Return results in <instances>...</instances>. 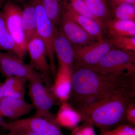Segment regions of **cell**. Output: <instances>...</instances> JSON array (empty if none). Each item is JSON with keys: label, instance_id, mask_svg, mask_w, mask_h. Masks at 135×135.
Instances as JSON below:
<instances>
[{"label": "cell", "instance_id": "7", "mask_svg": "<svg viewBox=\"0 0 135 135\" xmlns=\"http://www.w3.org/2000/svg\"><path fill=\"white\" fill-rule=\"evenodd\" d=\"M26 51L29 55V65L41 75L45 85L51 90L53 79L49 64L45 44L37 33H35L27 41Z\"/></svg>", "mask_w": 135, "mask_h": 135}, {"label": "cell", "instance_id": "2", "mask_svg": "<svg viewBox=\"0 0 135 135\" xmlns=\"http://www.w3.org/2000/svg\"><path fill=\"white\" fill-rule=\"evenodd\" d=\"M135 90H122L89 106L76 110L82 121L99 128L100 131L112 129L126 124L125 115L128 105L135 101Z\"/></svg>", "mask_w": 135, "mask_h": 135}, {"label": "cell", "instance_id": "35", "mask_svg": "<svg viewBox=\"0 0 135 135\" xmlns=\"http://www.w3.org/2000/svg\"><path fill=\"white\" fill-rule=\"evenodd\" d=\"M101 1H103L104 2L106 3V0H101Z\"/></svg>", "mask_w": 135, "mask_h": 135}, {"label": "cell", "instance_id": "32", "mask_svg": "<svg viewBox=\"0 0 135 135\" xmlns=\"http://www.w3.org/2000/svg\"><path fill=\"white\" fill-rule=\"evenodd\" d=\"M5 121L3 120L2 117L0 116V127H2L3 123H5Z\"/></svg>", "mask_w": 135, "mask_h": 135}, {"label": "cell", "instance_id": "24", "mask_svg": "<svg viewBox=\"0 0 135 135\" xmlns=\"http://www.w3.org/2000/svg\"><path fill=\"white\" fill-rule=\"evenodd\" d=\"M114 18L135 21V6L129 3H122L113 9Z\"/></svg>", "mask_w": 135, "mask_h": 135}, {"label": "cell", "instance_id": "12", "mask_svg": "<svg viewBox=\"0 0 135 135\" xmlns=\"http://www.w3.org/2000/svg\"><path fill=\"white\" fill-rule=\"evenodd\" d=\"M72 70L73 68L68 66L58 64L51 90L60 103L67 102L70 99L71 92Z\"/></svg>", "mask_w": 135, "mask_h": 135}, {"label": "cell", "instance_id": "22", "mask_svg": "<svg viewBox=\"0 0 135 135\" xmlns=\"http://www.w3.org/2000/svg\"><path fill=\"white\" fill-rule=\"evenodd\" d=\"M0 51L15 54V44L8 30L5 19L1 10H0Z\"/></svg>", "mask_w": 135, "mask_h": 135}, {"label": "cell", "instance_id": "33", "mask_svg": "<svg viewBox=\"0 0 135 135\" xmlns=\"http://www.w3.org/2000/svg\"><path fill=\"white\" fill-rule=\"evenodd\" d=\"M15 2L17 3H22L25 2L26 0H12Z\"/></svg>", "mask_w": 135, "mask_h": 135}, {"label": "cell", "instance_id": "28", "mask_svg": "<svg viewBox=\"0 0 135 135\" xmlns=\"http://www.w3.org/2000/svg\"><path fill=\"white\" fill-rule=\"evenodd\" d=\"M125 120L126 124L134 127L135 125V101L128 105L126 112Z\"/></svg>", "mask_w": 135, "mask_h": 135}, {"label": "cell", "instance_id": "9", "mask_svg": "<svg viewBox=\"0 0 135 135\" xmlns=\"http://www.w3.org/2000/svg\"><path fill=\"white\" fill-rule=\"evenodd\" d=\"M113 47L107 39L97 41L86 46L74 47L75 61L73 67L94 66Z\"/></svg>", "mask_w": 135, "mask_h": 135}, {"label": "cell", "instance_id": "10", "mask_svg": "<svg viewBox=\"0 0 135 135\" xmlns=\"http://www.w3.org/2000/svg\"><path fill=\"white\" fill-rule=\"evenodd\" d=\"M0 73L6 78L16 77L28 80L40 74L13 53L0 51Z\"/></svg>", "mask_w": 135, "mask_h": 135}, {"label": "cell", "instance_id": "3", "mask_svg": "<svg viewBox=\"0 0 135 135\" xmlns=\"http://www.w3.org/2000/svg\"><path fill=\"white\" fill-rule=\"evenodd\" d=\"M1 11L15 44V55L24 60L27 53V41L22 23V8L12 0H6Z\"/></svg>", "mask_w": 135, "mask_h": 135}, {"label": "cell", "instance_id": "5", "mask_svg": "<svg viewBox=\"0 0 135 135\" xmlns=\"http://www.w3.org/2000/svg\"><path fill=\"white\" fill-rule=\"evenodd\" d=\"M2 127L8 131L27 129L38 135H65L55 116L51 113L43 116L35 114L11 122H5Z\"/></svg>", "mask_w": 135, "mask_h": 135}, {"label": "cell", "instance_id": "27", "mask_svg": "<svg viewBox=\"0 0 135 135\" xmlns=\"http://www.w3.org/2000/svg\"><path fill=\"white\" fill-rule=\"evenodd\" d=\"M72 130L71 133L68 135H96L94 126L86 122Z\"/></svg>", "mask_w": 135, "mask_h": 135}, {"label": "cell", "instance_id": "8", "mask_svg": "<svg viewBox=\"0 0 135 135\" xmlns=\"http://www.w3.org/2000/svg\"><path fill=\"white\" fill-rule=\"evenodd\" d=\"M28 94L36 110L35 114L43 116L49 113L51 108L59 103V101L51 90L44 84L40 74L28 80Z\"/></svg>", "mask_w": 135, "mask_h": 135}, {"label": "cell", "instance_id": "1", "mask_svg": "<svg viewBox=\"0 0 135 135\" xmlns=\"http://www.w3.org/2000/svg\"><path fill=\"white\" fill-rule=\"evenodd\" d=\"M135 75L103 74L86 67H73L69 99L76 109L89 106L116 92L135 89Z\"/></svg>", "mask_w": 135, "mask_h": 135}, {"label": "cell", "instance_id": "18", "mask_svg": "<svg viewBox=\"0 0 135 135\" xmlns=\"http://www.w3.org/2000/svg\"><path fill=\"white\" fill-rule=\"evenodd\" d=\"M56 120L59 126L68 129L76 127L82 121L79 113L67 102L60 103L57 114L55 116Z\"/></svg>", "mask_w": 135, "mask_h": 135}, {"label": "cell", "instance_id": "23", "mask_svg": "<svg viewBox=\"0 0 135 135\" xmlns=\"http://www.w3.org/2000/svg\"><path fill=\"white\" fill-rule=\"evenodd\" d=\"M107 39L114 47L124 51L135 53V36L108 37Z\"/></svg>", "mask_w": 135, "mask_h": 135}, {"label": "cell", "instance_id": "14", "mask_svg": "<svg viewBox=\"0 0 135 135\" xmlns=\"http://www.w3.org/2000/svg\"><path fill=\"white\" fill-rule=\"evenodd\" d=\"M33 109L32 104L28 103L23 98L8 97L0 100V116L2 118L17 120Z\"/></svg>", "mask_w": 135, "mask_h": 135}, {"label": "cell", "instance_id": "21", "mask_svg": "<svg viewBox=\"0 0 135 135\" xmlns=\"http://www.w3.org/2000/svg\"><path fill=\"white\" fill-rule=\"evenodd\" d=\"M44 8L49 18L57 27L62 15L63 0H41Z\"/></svg>", "mask_w": 135, "mask_h": 135}, {"label": "cell", "instance_id": "4", "mask_svg": "<svg viewBox=\"0 0 135 135\" xmlns=\"http://www.w3.org/2000/svg\"><path fill=\"white\" fill-rule=\"evenodd\" d=\"M135 53L114 47L94 66L88 68L103 74H135Z\"/></svg>", "mask_w": 135, "mask_h": 135}, {"label": "cell", "instance_id": "16", "mask_svg": "<svg viewBox=\"0 0 135 135\" xmlns=\"http://www.w3.org/2000/svg\"><path fill=\"white\" fill-rule=\"evenodd\" d=\"M108 37L135 36V21L112 18L103 23Z\"/></svg>", "mask_w": 135, "mask_h": 135}, {"label": "cell", "instance_id": "15", "mask_svg": "<svg viewBox=\"0 0 135 135\" xmlns=\"http://www.w3.org/2000/svg\"><path fill=\"white\" fill-rule=\"evenodd\" d=\"M53 49L58 64L73 68L75 61L74 49L62 32L56 27L53 41Z\"/></svg>", "mask_w": 135, "mask_h": 135}, {"label": "cell", "instance_id": "25", "mask_svg": "<svg viewBox=\"0 0 135 135\" xmlns=\"http://www.w3.org/2000/svg\"><path fill=\"white\" fill-rule=\"evenodd\" d=\"M71 6V7L79 14L92 18L99 23L104 27L103 25L98 21L92 15L87 7L83 0H65Z\"/></svg>", "mask_w": 135, "mask_h": 135}, {"label": "cell", "instance_id": "29", "mask_svg": "<svg viewBox=\"0 0 135 135\" xmlns=\"http://www.w3.org/2000/svg\"><path fill=\"white\" fill-rule=\"evenodd\" d=\"M11 131H14L18 135H38L31 131L27 129H16Z\"/></svg>", "mask_w": 135, "mask_h": 135}, {"label": "cell", "instance_id": "17", "mask_svg": "<svg viewBox=\"0 0 135 135\" xmlns=\"http://www.w3.org/2000/svg\"><path fill=\"white\" fill-rule=\"evenodd\" d=\"M27 82V79L22 77L6 78L4 82L0 83V100L8 97L25 99Z\"/></svg>", "mask_w": 135, "mask_h": 135}, {"label": "cell", "instance_id": "11", "mask_svg": "<svg viewBox=\"0 0 135 135\" xmlns=\"http://www.w3.org/2000/svg\"><path fill=\"white\" fill-rule=\"evenodd\" d=\"M58 25L73 47L86 46L97 41L77 23L63 14Z\"/></svg>", "mask_w": 135, "mask_h": 135}, {"label": "cell", "instance_id": "30", "mask_svg": "<svg viewBox=\"0 0 135 135\" xmlns=\"http://www.w3.org/2000/svg\"><path fill=\"white\" fill-rule=\"evenodd\" d=\"M117 1L118 0H109V4H110V7L111 9L112 8L114 3Z\"/></svg>", "mask_w": 135, "mask_h": 135}, {"label": "cell", "instance_id": "31", "mask_svg": "<svg viewBox=\"0 0 135 135\" xmlns=\"http://www.w3.org/2000/svg\"><path fill=\"white\" fill-rule=\"evenodd\" d=\"M5 135H18L16 133L13 131H8V133Z\"/></svg>", "mask_w": 135, "mask_h": 135}, {"label": "cell", "instance_id": "6", "mask_svg": "<svg viewBox=\"0 0 135 135\" xmlns=\"http://www.w3.org/2000/svg\"><path fill=\"white\" fill-rule=\"evenodd\" d=\"M33 4L36 15V33L43 41L47 50L49 64L53 79L57 72L53 41L56 27L46 14L41 0H30Z\"/></svg>", "mask_w": 135, "mask_h": 135}, {"label": "cell", "instance_id": "26", "mask_svg": "<svg viewBox=\"0 0 135 135\" xmlns=\"http://www.w3.org/2000/svg\"><path fill=\"white\" fill-rule=\"evenodd\" d=\"M99 135H135V127L121 124L110 130L100 131Z\"/></svg>", "mask_w": 135, "mask_h": 135}, {"label": "cell", "instance_id": "13", "mask_svg": "<svg viewBox=\"0 0 135 135\" xmlns=\"http://www.w3.org/2000/svg\"><path fill=\"white\" fill-rule=\"evenodd\" d=\"M63 1V15L77 23L90 35L100 41L105 39L104 29L96 20L75 11L65 1Z\"/></svg>", "mask_w": 135, "mask_h": 135}, {"label": "cell", "instance_id": "20", "mask_svg": "<svg viewBox=\"0 0 135 135\" xmlns=\"http://www.w3.org/2000/svg\"><path fill=\"white\" fill-rule=\"evenodd\" d=\"M83 1L92 15L103 25L105 21L112 18V12L106 3L101 0Z\"/></svg>", "mask_w": 135, "mask_h": 135}, {"label": "cell", "instance_id": "34", "mask_svg": "<svg viewBox=\"0 0 135 135\" xmlns=\"http://www.w3.org/2000/svg\"><path fill=\"white\" fill-rule=\"evenodd\" d=\"M6 1V0H0V9L2 8L3 3Z\"/></svg>", "mask_w": 135, "mask_h": 135}, {"label": "cell", "instance_id": "19", "mask_svg": "<svg viewBox=\"0 0 135 135\" xmlns=\"http://www.w3.org/2000/svg\"><path fill=\"white\" fill-rule=\"evenodd\" d=\"M21 18L27 41L36 33V15L35 8L30 0L24 2Z\"/></svg>", "mask_w": 135, "mask_h": 135}]
</instances>
